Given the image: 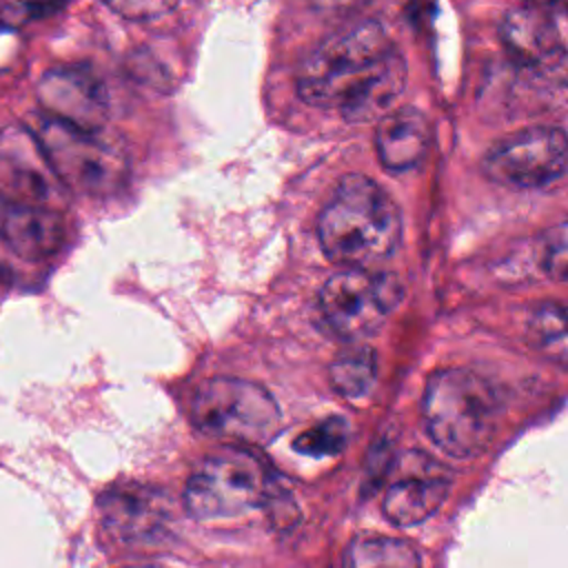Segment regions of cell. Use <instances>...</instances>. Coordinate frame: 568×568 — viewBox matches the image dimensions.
I'll list each match as a JSON object with an SVG mask.
<instances>
[{
  "label": "cell",
  "mask_w": 568,
  "mask_h": 568,
  "mask_svg": "<svg viewBox=\"0 0 568 568\" xmlns=\"http://www.w3.org/2000/svg\"><path fill=\"white\" fill-rule=\"evenodd\" d=\"M406 84V62L386 29L364 20L315 47L297 71L300 98L348 122L384 118Z\"/></svg>",
  "instance_id": "6da1fadb"
},
{
  "label": "cell",
  "mask_w": 568,
  "mask_h": 568,
  "mask_svg": "<svg viewBox=\"0 0 568 568\" xmlns=\"http://www.w3.org/2000/svg\"><path fill=\"white\" fill-rule=\"evenodd\" d=\"M324 255L344 268H373L386 262L402 237V215L393 197L371 178L339 180L317 220Z\"/></svg>",
  "instance_id": "7a4b0ae2"
},
{
  "label": "cell",
  "mask_w": 568,
  "mask_h": 568,
  "mask_svg": "<svg viewBox=\"0 0 568 568\" xmlns=\"http://www.w3.org/2000/svg\"><path fill=\"white\" fill-rule=\"evenodd\" d=\"M422 415L437 448L457 459L475 457L495 437L497 390L468 368H442L424 386Z\"/></svg>",
  "instance_id": "3957f363"
},
{
  "label": "cell",
  "mask_w": 568,
  "mask_h": 568,
  "mask_svg": "<svg viewBox=\"0 0 568 568\" xmlns=\"http://www.w3.org/2000/svg\"><path fill=\"white\" fill-rule=\"evenodd\" d=\"M47 162L67 193L106 197L129 178V155L122 140L106 129L84 131L47 115L29 124Z\"/></svg>",
  "instance_id": "277c9868"
},
{
  "label": "cell",
  "mask_w": 568,
  "mask_h": 568,
  "mask_svg": "<svg viewBox=\"0 0 568 568\" xmlns=\"http://www.w3.org/2000/svg\"><path fill=\"white\" fill-rule=\"evenodd\" d=\"M277 497L271 468L242 446H224L206 455L184 486V508L195 519L237 517Z\"/></svg>",
  "instance_id": "5b68a950"
},
{
  "label": "cell",
  "mask_w": 568,
  "mask_h": 568,
  "mask_svg": "<svg viewBox=\"0 0 568 568\" xmlns=\"http://www.w3.org/2000/svg\"><path fill=\"white\" fill-rule=\"evenodd\" d=\"M280 419L273 395L240 377H211L195 388L191 402L193 426L231 446L268 442L277 433Z\"/></svg>",
  "instance_id": "8992f818"
},
{
  "label": "cell",
  "mask_w": 568,
  "mask_h": 568,
  "mask_svg": "<svg viewBox=\"0 0 568 568\" xmlns=\"http://www.w3.org/2000/svg\"><path fill=\"white\" fill-rule=\"evenodd\" d=\"M402 284L393 273L373 268H342L333 273L317 295L324 328L355 342L373 335L399 304Z\"/></svg>",
  "instance_id": "52a82bcc"
},
{
  "label": "cell",
  "mask_w": 568,
  "mask_h": 568,
  "mask_svg": "<svg viewBox=\"0 0 568 568\" xmlns=\"http://www.w3.org/2000/svg\"><path fill=\"white\" fill-rule=\"evenodd\" d=\"M566 160L568 142L559 126H528L497 140L484 158V171L510 189H539L566 173Z\"/></svg>",
  "instance_id": "ba28073f"
},
{
  "label": "cell",
  "mask_w": 568,
  "mask_h": 568,
  "mask_svg": "<svg viewBox=\"0 0 568 568\" xmlns=\"http://www.w3.org/2000/svg\"><path fill=\"white\" fill-rule=\"evenodd\" d=\"M40 113L84 129L100 131L109 120V93L84 64H62L44 71L36 84Z\"/></svg>",
  "instance_id": "9c48e42d"
},
{
  "label": "cell",
  "mask_w": 568,
  "mask_h": 568,
  "mask_svg": "<svg viewBox=\"0 0 568 568\" xmlns=\"http://www.w3.org/2000/svg\"><path fill=\"white\" fill-rule=\"evenodd\" d=\"M98 513L102 528L120 544L160 541L173 521L169 497L138 481L109 486L98 499Z\"/></svg>",
  "instance_id": "30bf717a"
},
{
  "label": "cell",
  "mask_w": 568,
  "mask_h": 568,
  "mask_svg": "<svg viewBox=\"0 0 568 568\" xmlns=\"http://www.w3.org/2000/svg\"><path fill=\"white\" fill-rule=\"evenodd\" d=\"M0 180L9 186V195L58 211L69 195L53 175L38 138L29 124L20 122L0 126Z\"/></svg>",
  "instance_id": "8fae6325"
},
{
  "label": "cell",
  "mask_w": 568,
  "mask_h": 568,
  "mask_svg": "<svg viewBox=\"0 0 568 568\" xmlns=\"http://www.w3.org/2000/svg\"><path fill=\"white\" fill-rule=\"evenodd\" d=\"M64 237L67 224L58 209L0 191V242L18 260L44 262L62 248Z\"/></svg>",
  "instance_id": "7c38bea8"
},
{
  "label": "cell",
  "mask_w": 568,
  "mask_h": 568,
  "mask_svg": "<svg viewBox=\"0 0 568 568\" xmlns=\"http://www.w3.org/2000/svg\"><path fill=\"white\" fill-rule=\"evenodd\" d=\"M555 7L526 4L510 9L504 18L501 33L510 53H515L524 64L537 67L541 71L559 73L566 62L564 51V11L552 13Z\"/></svg>",
  "instance_id": "4fadbf2b"
},
{
  "label": "cell",
  "mask_w": 568,
  "mask_h": 568,
  "mask_svg": "<svg viewBox=\"0 0 568 568\" xmlns=\"http://www.w3.org/2000/svg\"><path fill=\"white\" fill-rule=\"evenodd\" d=\"M450 479L428 457L419 455V464L402 473L384 493L382 510L397 526H417L433 517L444 504Z\"/></svg>",
  "instance_id": "5bb4252c"
},
{
  "label": "cell",
  "mask_w": 568,
  "mask_h": 568,
  "mask_svg": "<svg viewBox=\"0 0 568 568\" xmlns=\"http://www.w3.org/2000/svg\"><path fill=\"white\" fill-rule=\"evenodd\" d=\"M375 146L379 162L388 171H408L417 166L428 149V120L415 106L390 109L377 120Z\"/></svg>",
  "instance_id": "9a60e30c"
},
{
  "label": "cell",
  "mask_w": 568,
  "mask_h": 568,
  "mask_svg": "<svg viewBox=\"0 0 568 568\" xmlns=\"http://www.w3.org/2000/svg\"><path fill=\"white\" fill-rule=\"evenodd\" d=\"M342 568H422V559L404 539L362 535L348 544Z\"/></svg>",
  "instance_id": "2e32d148"
},
{
  "label": "cell",
  "mask_w": 568,
  "mask_h": 568,
  "mask_svg": "<svg viewBox=\"0 0 568 568\" xmlns=\"http://www.w3.org/2000/svg\"><path fill=\"white\" fill-rule=\"evenodd\" d=\"M377 377V357L368 346L344 351L331 364V382L335 390L348 399L368 395Z\"/></svg>",
  "instance_id": "e0dca14e"
},
{
  "label": "cell",
  "mask_w": 568,
  "mask_h": 568,
  "mask_svg": "<svg viewBox=\"0 0 568 568\" xmlns=\"http://www.w3.org/2000/svg\"><path fill=\"white\" fill-rule=\"evenodd\" d=\"M532 342L561 366L566 364V311L559 302L541 304L530 317Z\"/></svg>",
  "instance_id": "ac0fdd59"
},
{
  "label": "cell",
  "mask_w": 568,
  "mask_h": 568,
  "mask_svg": "<svg viewBox=\"0 0 568 568\" xmlns=\"http://www.w3.org/2000/svg\"><path fill=\"white\" fill-rule=\"evenodd\" d=\"M348 439V424L342 417H328L313 428L304 430L295 439V450L311 455V457H324V455H335L344 448Z\"/></svg>",
  "instance_id": "d6986e66"
},
{
  "label": "cell",
  "mask_w": 568,
  "mask_h": 568,
  "mask_svg": "<svg viewBox=\"0 0 568 568\" xmlns=\"http://www.w3.org/2000/svg\"><path fill=\"white\" fill-rule=\"evenodd\" d=\"M541 266L546 275L557 282H566L568 277V244H566V224H557L546 233V242L541 246Z\"/></svg>",
  "instance_id": "ffe728a7"
},
{
  "label": "cell",
  "mask_w": 568,
  "mask_h": 568,
  "mask_svg": "<svg viewBox=\"0 0 568 568\" xmlns=\"http://www.w3.org/2000/svg\"><path fill=\"white\" fill-rule=\"evenodd\" d=\"M62 11V4H36V2H4L0 4V24L18 29L33 20L49 18L51 13Z\"/></svg>",
  "instance_id": "44dd1931"
},
{
  "label": "cell",
  "mask_w": 568,
  "mask_h": 568,
  "mask_svg": "<svg viewBox=\"0 0 568 568\" xmlns=\"http://www.w3.org/2000/svg\"><path fill=\"white\" fill-rule=\"evenodd\" d=\"M106 7L129 20H149L175 9L173 2H109Z\"/></svg>",
  "instance_id": "7402d4cb"
},
{
  "label": "cell",
  "mask_w": 568,
  "mask_h": 568,
  "mask_svg": "<svg viewBox=\"0 0 568 568\" xmlns=\"http://www.w3.org/2000/svg\"><path fill=\"white\" fill-rule=\"evenodd\" d=\"M126 568H164V566H158V564H135V566H126Z\"/></svg>",
  "instance_id": "603a6c76"
}]
</instances>
